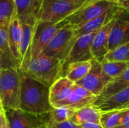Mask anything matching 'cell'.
<instances>
[{"mask_svg":"<svg viewBox=\"0 0 129 128\" xmlns=\"http://www.w3.org/2000/svg\"><path fill=\"white\" fill-rule=\"evenodd\" d=\"M49 89L44 84L20 74V109L36 115L49 113L52 109Z\"/></svg>","mask_w":129,"mask_h":128,"instance_id":"6da1fadb","label":"cell"},{"mask_svg":"<svg viewBox=\"0 0 129 128\" xmlns=\"http://www.w3.org/2000/svg\"><path fill=\"white\" fill-rule=\"evenodd\" d=\"M21 75L36 80L48 87L63 76V62L59 59L40 55L33 60Z\"/></svg>","mask_w":129,"mask_h":128,"instance_id":"7a4b0ae2","label":"cell"},{"mask_svg":"<svg viewBox=\"0 0 129 128\" xmlns=\"http://www.w3.org/2000/svg\"><path fill=\"white\" fill-rule=\"evenodd\" d=\"M94 0H42L39 20L57 23L65 20L72 14Z\"/></svg>","mask_w":129,"mask_h":128,"instance_id":"3957f363","label":"cell"},{"mask_svg":"<svg viewBox=\"0 0 129 128\" xmlns=\"http://www.w3.org/2000/svg\"><path fill=\"white\" fill-rule=\"evenodd\" d=\"M20 72L18 69L0 70V98L5 111L20 109Z\"/></svg>","mask_w":129,"mask_h":128,"instance_id":"277c9868","label":"cell"},{"mask_svg":"<svg viewBox=\"0 0 129 128\" xmlns=\"http://www.w3.org/2000/svg\"><path fill=\"white\" fill-rule=\"evenodd\" d=\"M64 26L65 23L63 21L57 23H51L38 20L35 26L30 48L31 61L42 54L56 33Z\"/></svg>","mask_w":129,"mask_h":128,"instance_id":"5b68a950","label":"cell"},{"mask_svg":"<svg viewBox=\"0 0 129 128\" xmlns=\"http://www.w3.org/2000/svg\"><path fill=\"white\" fill-rule=\"evenodd\" d=\"M117 5L111 1L94 2L79 10L63 20L65 26L75 29L82 24L101 16L104 13L114 8Z\"/></svg>","mask_w":129,"mask_h":128,"instance_id":"8992f818","label":"cell"},{"mask_svg":"<svg viewBox=\"0 0 129 128\" xmlns=\"http://www.w3.org/2000/svg\"><path fill=\"white\" fill-rule=\"evenodd\" d=\"M73 35V29L64 26L56 33L40 55L57 58L63 62L70 51Z\"/></svg>","mask_w":129,"mask_h":128,"instance_id":"52a82bcc","label":"cell"},{"mask_svg":"<svg viewBox=\"0 0 129 128\" xmlns=\"http://www.w3.org/2000/svg\"><path fill=\"white\" fill-rule=\"evenodd\" d=\"M10 128H39L46 124L50 120V114L36 115L19 109H11L5 112Z\"/></svg>","mask_w":129,"mask_h":128,"instance_id":"ba28073f","label":"cell"},{"mask_svg":"<svg viewBox=\"0 0 129 128\" xmlns=\"http://www.w3.org/2000/svg\"><path fill=\"white\" fill-rule=\"evenodd\" d=\"M91 63V70L87 75L75 84L86 88L98 97L113 79L104 73L101 63L92 60Z\"/></svg>","mask_w":129,"mask_h":128,"instance_id":"9c48e42d","label":"cell"},{"mask_svg":"<svg viewBox=\"0 0 129 128\" xmlns=\"http://www.w3.org/2000/svg\"><path fill=\"white\" fill-rule=\"evenodd\" d=\"M96 33L97 32L85 34L79 37L75 41L69 54L63 61V76L65 69L70 63L93 60L91 45Z\"/></svg>","mask_w":129,"mask_h":128,"instance_id":"30bf717a","label":"cell"},{"mask_svg":"<svg viewBox=\"0 0 129 128\" xmlns=\"http://www.w3.org/2000/svg\"><path fill=\"white\" fill-rule=\"evenodd\" d=\"M117 17L113 18L103 27H101L97 32L94 38L91 45V54L93 56V60H95L99 63H102L104 60L106 55L109 52L110 33Z\"/></svg>","mask_w":129,"mask_h":128,"instance_id":"8fae6325","label":"cell"},{"mask_svg":"<svg viewBox=\"0 0 129 128\" xmlns=\"http://www.w3.org/2000/svg\"><path fill=\"white\" fill-rule=\"evenodd\" d=\"M16 15L21 23L36 24L39 20V14L42 0H14Z\"/></svg>","mask_w":129,"mask_h":128,"instance_id":"7c38bea8","label":"cell"},{"mask_svg":"<svg viewBox=\"0 0 129 128\" xmlns=\"http://www.w3.org/2000/svg\"><path fill=\"white\" fill-rule=\"evenodd\" d=\"M120 15L116 18L110 33L109 51L129 42V21Z\"/></svg>","mask_w":129,"mask_h":128,"instance_id":"4fadbf2b","label":"cell"},{"mask_svg":"<svg viewBox=\"0 0 129 128\" xmlns=\"http://www.w3.org/2000/svg\"><path fill=\"white\" fill-rule=\"evenodd\" d=\"M74 85L75 83L66 76L60 77L55 81L49 89V100L51 106L67 99L73 94Z\"/></svg>","mask_w":129,"mask_h":128,"instance_id":"5bb4252c","label":"cell"},{"mask_svg":"<svg viewBox=\"0 0 129 128\" xmlns=\"http://www.w3.org/2000/svg\"><path fill=\"white\" fill-rule=\"evenodd\" d=\"M8 27L0 26V63L2 69H20V63L14 58L8 43Z\"/></svg>","mask_w":129,"mask_h":128,"instance_id":"9a60e30c","label":"cell"},{"mask_svg":"<svg viewBox=\"0 0 129 128\" xmlns=\"http://www.w3.org/2000/svg\"><path fill=\"white\" fill-rule=\"evenodd\" d=\"M8 43L10 46L11 51L14 58L20 63V61H21V56H20V44H21V38H22V29H21V23L17 15L11 21L8 28Z\"/></svg>","mask_w":129,"mask_h":128,"instance_id":"2e32d148","label":"cell"},{"mask_svg":"<svg viewBox=\"0 0 129 128\" xmlns=\"http://www.w3.org/2000/svg\"><path fill=\"white\" fill-rule=\"evenodd\" d=\"M129 87V66L126 71L119 77L113 79L104 88L101 94L98 97L94 106H98L103 101L111 97L114 94Z\"/></svg>","mask_w":129,"mask_h":128,"instance_id":"e0dca14e","label":"cell"},{"mask_svg":"<svg viewBox=\"0 0 129 128\" xmlns=\"http://www.w3.org/2000/svg\"><path fill=\"white\" fill-rule=\"evenodd\" d=\"M129 106V87L103 101L95 107L101 112L118 110Z\"/></svg>","mask_w":129,"mask_h":128,"instance_id":"ac0fdd59","label":"cell"},{"mask_svg":"<svg viewBox=\"0 0 129 128\" xmlns=\"http://www.w3.org/2000/svg\"><path fill=\"white\" fill-rule=\"evenodd\" d=\"M101 111L94 106H89L76 110L73 117L70 120L77 125L88 123L100 124Z\"/></svg>","mask_w":129,"mask_h":128,"instance_id":"d6986e66","label":"cell"},{"mask_svg":"<svg viewBox=\"0 0 129 128\" xmlns=\"http://www.w3.org/2000/svg\"><path fill=\"white\" fill-rule=\"evenodd\" d=\"M91 60L70 63L65 69L64 76L71 81L76 83L87 75L91 70Z\"/></svg>","mask_w":129,"mask_h":128,"instance_id":"ffe728a7","label":"cell"},{"mask_svg":"<svg viewBox=\"0 0 129 128\" xmlns=\"http://www.w3.org/2000/svg\"><path fill=\"white\" fill-rule=\"evenodd\" d=\"M97 97H85L79 96L76 94L73 93L67 99L63 101L57 103L52 106V107H60V106H67L73 110H78L82 108L94 106V103L97 100Z\"/></svg>","mask_w":129,"mask_h":128,"instance_id":"44dd1931","label":"cell"},{"mask_svg":"<svg viewBox=\"0 0 129 128\" xmlns=\"http://www.w3.org/2000/svg\"><path fill=\"white\" fill-rule=\"evenodd\" d=\"M101 64L104 73L112 79H115L122 75L129 66V62L122 61L104 60Z\"/></svg>","mask_w":129,"mask_h":128,"instance_id":"7402d4cb","label":"cell"},{"mask_svg":"<svg viewBox=\"0 0 129 128\" xmlns=\"http://www.w3.org/2000/svg\"><path fill=\"white\" fill-rule=\"evenodd\" d=\"M16 15L14 0H0V26L8 27Z\"/></svg>","mask_w":129,"mask_h":128,"instance_id":"603a6c76","label":"cell"},{"mask_svg":"<svg viewBox=\"0 0 129 128\" xmlns=\"http://www.w3.org/2000/svg\"><path fill=\"white\" fill-rule=\"evenodd\" d=\"M122 110L101 112L100 124L104 128H116L121 122Z\"/></svg>","mask_w":129,"mask_h":128,"instance_id":"cb8c5ba5","label":"cell"},{"mask_svg":"<svg viewBox=\"0 0 129 128\" xmlns=\"http://www.w3.org/2000/svg\"><path fill=\"white\" fill-rule=\"evenodd\" d=\"M74 112L75 110L67 106L52 107V109L49 112L50 120L55 123H63L70 121Z\"/></svg>","mask_w":129,"mask_h":128,"instance_id":"d4e9b609","label":"cell"},{"mask_svg":"<svg viewBox=\"0 0 129 128\" xmlns=\"http://www.w3.org/2000/svg\"><path fill=\"white\" fill-rule=\"evenodd\" d=\"M104 60L129 62V42L109 51Z\"/></svg>","mask_w":129,"mask_h":128,"instance_id":"484cf974","label":"cell"},{"mask_svg":"<svg viewBox=\"0 0 129 128\" xmlns=\"http://www.w3.org/2000/svg\"><path fill=\"white\" fill-rule=\"evenodd\" d=\"M46 125L48 128H82L80 125H77L70 121H67L63 123H55L49 120Z\"/></svg>","mask_w":129,"mask_h":128,"instance_id":"4316f807","label":"cell"},{"mask_svg":"<svg viewBox=\"0 0 129 128\" xmlns=\"http://www.w3.org/2000/svg\"><path fill=\"white\" fill-rule=\"evenodd\" d=\"M122 118L119 125L116 128H129V108L122 109Z\"/></svg>","mask_w":129,"mask_h":128,"instance_id":"83f0119b","label":"cell"},{"mask_svg":"<svg viewBox=\"0 0 129 128\" xmlns=\"http://www.w3.org/2000/svg\"><path fill=\"white\" fill-rule=\"evenodd\" d=\"M8 123L5 112H0V128H2Z\"/></svg>","mask_w":129,"mask_h":128,"instance_id":"f1b7e54d","label":"cell"},{"mask_svg":"<svg viewBox=\"0 0 129 128\" xmlns=\"http://www.w3.org/2000/svg\"><path fill=\"white\" fill-rule=\"evenodd\" d=\"M82 128H104L101 124H94V123H88L80 125Z\"/></svg>","mask_w":129,"mask_h":128,"instance_id":"f546056e","label":"cell"},{"mask_svg":"<svg viewBox=\"0 0 129 128\" xmlns=\"http://www.w3.org/2000/svg\"><path fill=\"white\" fill-rule=\"evenodd\" d=\"M121 8L124 10V11H125L127 14H129V1L124 3L122 6H121Z\"/></svg>","mask_w":129,"mask_h":128,"instance_id":"4dcf8cb0","label":"cell"},{"mask_svg":"<svg viewBox=\"0 0 129 128\" xmlns=\"http://www.w3.org/2000/svg\"><path fill=\"white\" fill-rule=\"evenodd\" d=\"M129 0H114V3L118 6V7H119V8H121V6L124 4V3H125V2H128Z\"/></svg>","mask_w":129,"mask_h":128,"instance_id":"1f68e13d","label":"cell"},{"mask_svg":"<svg viewBox=\"0 0 129 128\" xmlns=\"http://www.w3.org/2000/svg\"><path fill=\"white\" fill-rule=\"evenodd\" d=\"M0 112H5V109H4L2 103V100H1V98H0Z\"/></svg>","mask_w":129,"mask_h":128,"instance_id":"d6a6232c","label":"cell"},{"mask_svg":"<svg viewBox=\"0 0 129 128\" xmlns=\"http://www.w3.org/2000/svg\"><path fill=\"white\" fill-rule=\"evenodd\" d=\"M94 1H95V2H98V1H111L113 2H114V0H94Z\"/></svg>","mask_w":129,"mask_h":128,"instance_id":"836d02e7","label":"cell"},{"mask_svg":"<svg viewBox=\"0 0 129 128\" xmlns=\"http://www.w3.org/2000/svg\"><path fill=\"white\" fill-rule=\"evenodd\" d=\"M39 128H48V127H47V125H46V124H44V125H42V126L39 127Z\"/></svg>","mask_w":129,"mask_h":128,"instance_id":"e575fe53","label":"cell"},{"mask_svg":"<svg viewBox=\"0 0 129 128\" xmlns=\"http://www.w3.org/2000/svg\"><path fill=\"white\" fill-rule=\"evenodd\" d=\"M2 128H10V127H9V125H8V124L7 123V124H5V126H4V127H3Z\"/></svg>","mask_w":129,"mask_h":128,"instance_id":"d590c367","label":"cell"},{"mask_svg":"<svg viewBox=\"0 0 129 128\" xmlns=\"http://www.w3.org/2000/svg\"><path fill=\"white\" fill-rule=\"evenodd\" d=\"M2 69V67H1V63H0V70Z\"/></svg>","mask_w":129,"mask_h":128,"instance_id":"8d00e7d4","label":"cell"},{"mask_svg":"<svg viewBox=\"0 0 129 128\" xmlns=\"http://www.w3.org/2000/svg\"><path fill=\"white\" fill-rule=\"evenodd\" d=\"M127 108H129V106H128V107H127Z\"/></svg>","mask_w":129,"mask_h":128,"instance_id":"74e56055","label":"cell"}]
</instances>
